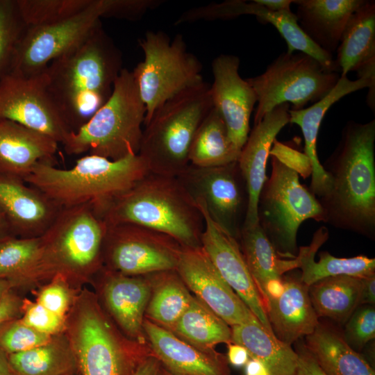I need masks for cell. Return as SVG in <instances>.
Masks as SVG:
<instances>
[{
	"mask_svg": "<svg viewBox=\"0 0 375 375\" xmlns=\"http://www.w3.org/2000/svg\"><path fill=\"white\" fill-rule=\"evenodd\" d=\"M375 120L349 121L322 165L331 181L319 201L324 223L375 239Z\"/></svg>",
	"mask_w": 375,
	"mask_h": 375,
	"instance_id": "6da1fadb",
	"label": "cell"
},
{
	"mask_svg": "<svg viewBox=\"0 0 375 375\" xmlns=\"http://www.w3.org/2000/svg\"><path fill=\"white\" fill-rule=\"evenodd\" d=\"M122 65V53L101 24L81 44L48 65L49 94L72 132L108 101Z\"/></svg>",
	"mask_w": 375,
	"mask_h": 375,
	"instance_id": "7a4b0ae2",
	"label": "cell"
},
{
	"mask_svg": "<svg viewBox=\"0 0 375 375\" xmlns=\"http://www.w3.org/2000/svg\"><path fill=\"white\" fill-rule=\"evenodd\" d=\"M106 228L89 203L61 208L40 236L38 256L19 288H35L60 276L81 290L103 267Z\"/></svg>",
	"mask_w": 375,
	"mask_h": 375,
	"instance_id": "3957f363",
	"label": "cell"
},
{
	"mask_svg": "<svg viewBox=\"0 0 375 375\" xmlns=\"http://www.w3.org/2000/svg\"><path fill=\"white\" fill-rule=\"evenodd\" d=\"M101 218L106 226L132 224L163 233L181 246H201L203 219L178 177L149 173L117 197Z\"/></svg>",
	"mask_w": 375,
	"mask_h": 375,
	"instance_id": "277c9868",
	"label": "cell"
},
{
	"mask_svg": "<svg viewBox=\"0 0 375 375\" xmlns=\"http://www.w3.org/2000/svg\"><path fill=\"white\" fill-rule=\"evenodd\" d=\"M149 173L138 154L116 160L88 154L67 169L57 168L52 160L41 161L24 182L61 208L89 203L101 217L114 199Z\"/></svg>",
	"mask_w": 375,
	"mask_h": 375,
	"instance_id": "5b68a950",
	"label": "cell"
},
{
	"mask_svg": "<svg viewBox=\"0 0 375 375\" xmlns=\"http://www.w3.org/2000/svg\"><path fill=\"white\" fill-rule=\"evenodd\" d=\"M65 333L80 375H133L152 354L149 346L126 337L96 293L84 287L66 316Z\"/></svg>",
	"mask_w": 375,
	"mask_h": 375,
	"instance_id": "8992f818",
	"label": "cell"
},
{
	"mask_svg": "<svg viewBox=\"0 0 375 375\" xmlns=\"http://www.w3.org/2000/svg\"><path fill=\"white\" fill-rule=\"evenodd\" d=\"M145 115L133 72L122 69L108 101L62 144L68 155L88 152L116 160L138 154Z\"/></svg>",
	"mask_w": 375,
	"mask_h": 375,
	"instance_id": "52a82bcc",
	"label": "cell"
},
{
	"mask_svg": "<svg viewBox=\"0 0 375 375\" xmlns=\"http://www.w3.org/2000/svg\"><path fill=\"white\" fill-rule=\"evenodd\" d=\"M212 107L210 85L203 81L155 111L144 125L138 152L150 172L178 177L186 169L194 136Z\"/></svg>",
	"mask_w": 375,
	"mask_h": 375,
	"instance_id": "ba28073f",
	"label": "cell"
},
{
	"mask_svg": "<svg viewBox=\"0 0 375 375\" xmlns=\"http://www.w3.org/2000/svg\"><path fill=\"white\" fill-rule=\"evenodd\" d=\"M272 172L258 197V224L278 255L294 259L298 254L297 231L304 221L324 222L317 197L299 182L297 172L272 156Z\"/></svg>",
	"mask_w": 375,
	"mask_h": 375,
	"instance_id": "9c48e42d",
	"label": "cell"
},
{
	"mask_svg": "<svg viewBox=\"0 0 375 375\" xmlns=\"http://www.w3.org/2000/svg\"><path fill=\"white\" fill-rule=\"evenodd\" d=\"M139 44L144 58L132 72L146 108L144 125L167 101L203 80L201 63L181 35L171 42L165 33L149 31Z\"/></svg>",
	"mask_w": 375,
	"mask_h": 375,
	"instance_id": "30bf717a",
	"label": "cell"
},
{
	"mask_svg": "<svg viewBox=\"0 0 375 375\" xmlns=\"http://www.w3.org/2000/svg\"><path fill=\"white\" fill-rule=\"evenodd\" d=\"M340 78V73L326 70L306 53H282L263 73L247 79L257 100L253 124L281 104L291 103V110H301L319 101Z\"/></svg>",
	"mask_w": 375,
	"mask_h": 375,
	"instance_id": "8fae6325",
	"label": "cell"
},
{
	"mask_svg": "<svg viewBox=\"0 0 375 375\" xmlns=\"http://www.w3.org/2000/svg\"><path fill=\"white\" fill-rule=\"evenodd\" d=\"M110 0H93L85 10L65 20L27 26L14 53L8 72L31 76L43 72L57 58L81 44L101 24Z\"/></svg>",
	"mask_w": 375,
	"mask_h": 375,
	"instance_id": "7c38bea8",
	"label": "cell"
},
{
	"mask_svg": "<svg viewBox=\"0 0 375 375\" xmlns=\"http://www.w3.org/2000/svg\"><path fill=\"white\" fill-rule=\"evenodd\" d=\"M180 248L172 238L143 226H107L103 266L133 276L176 270Z\"/></svg>",
	"mask_w": 375,
	"mask_h": 375,
	"instance_id": "4fadbf2b",
	"label": "cell"
},
{
	"mask_svg": "<svg viewBox=\"0 0 375 375\" xmlns=\"http://www.w3.org/2000/svg\"><path fill=\"white\" fill-rule=\"evenodd\" d=\"M178 178L194 199L203 201L212 220L238 240L246 218L249 195L237 161L214 167L189 165Z\"/></svg>",
	"mask_w": 375,
	"mask_h": 375,
	"instance_id": "5bb4252c",
	"label": "cell"
},
{
	"mask_svg": "<svg viewBox=\"0 0 375 375\" xmlns=\"http://www.w3.org/2000/svg\"><path fill=\"white\" fill-rule=\"evenodd\" d=\"M0 118L15 122L62 143L69 133L47 90L44 73L8 72L0 79Z\"/></svg>",
	"mask_w": 375,
	"mask_h": 375,
	"instance_id": "9a60e30c",
	"label": "cell"
},
{
	"mask_svg": "<svg viewBox=\"0 0 375 375\" xmlns=\"http://www.w3.org/2000/svg\"><path fill=\"white\" fill-rule=\"evenodd\" d=\"M176 271L194 296L229 326L257 319L201 246H181Z\"/></svg>",
	"mask_w": 375,
	"mask_h": 375,
	"instance_id": "2e32d148",
	"label": "cell"
},
{
	"mask_svg": "<svg viewBox=\"0 0 375 375\" xmlns=\"http://www.w3.org/2000/svg\"><path fill=\"white\" fill-rule=\"evenodd\" d=\"M194 200L203 219L201 247L224 281L244 302L259 322L274 334L265 307L238 240L212 220L201 199Z\"/></svg>",
	"mask_w": 375,
	"mask_h": 375,
	"instance_id": "e0dca14e",
	"label": "cell"
},
{
	"mask_svg": "<svg viewBox=\"0 0 375 375\" xmlns=\"http://www.w3.org/2000/svg\"><path fill=\"white\" fill-rule=\"evenodd\" d=\"M240 59L221 54L212 62L210 92L213 107L222 116L235 148L240 153L250 132L249 121L257 102L255 92L239 74Z\"/></svg>",
	"mask_w": 375,
	"mask_h": 375,
	"instance_id": "ac0fdd59",
	"label": "cell"
},
{
	"mask_svg": "<svg viewBox=\"0 0 375 375\" xmlns=\"http://www.w3.org/2000/svg\"><path fill=\"white\" fill-rule=\"evenodd\" d=\"M91 283L100 287V296H97L119 330L145 344L143 322L152 291L151 278L124 275L103 266Z\"/></svg>",
	"mask_w": 375,
	"mask_h": 375,
	"instance_id": "d6986e66",
	"label": "cell"
},
{
	"mask_svg": "<svg viewBox=\"0 0 375 375\" xmlns=\"http://www.w3.org/2000/svg\"><path fill=\"white\" fill-rule=\"evenodd\" d=\"M246 15H253L260 22L274 26L286 42L288 53H306L318 61L326 70L340 73L333 56L322 50L303 32L292 10L273 12L255 0H228L197 7L193 10L196 21L228 20Z\"/></svg>",
	"mask_w": 375,
	"mask_h": 375,
	"instance_id": "ffe728a7",
	"label": "cell"
},
{
	"mask_svg": "<svg viewBox=\"0 0 375 375\" xmlns=\"http://www.w3.org/2000/svg\"><path fill=\"white\" fill-rule=\"evenodd\" d=\"M289 104H281L254 124L241 149L237 162L246 182L248 208L243 228L258 223L259 194L266 181V167L272 144L281 129L290 123Z\"/></svg>",
	"mask_w": 375,
	"mask_h": 375,
	"instance_id": "44dd1931",
	"label": "cell"
},
{
	"mask_svg": "<svg viewBox=\"0 0 375 375\" xmlns=\"http://www.w3.org/2000/svg\"><path fill=\"white\" fill-rule=\"evenodd\" d=\"M366 88H369L367 99L374 100L375 81L365 77L350 80L347 76H340L335 87L323 99L306 108L289 110L290 123L299 126L303 136L304 153L312 166L309 190L317 199L326 196L331 188V178L319 162L317 151L319 130L324 117L329 108L340 99Z\"/></svg>",
	"mask_w": 375,
	"mask_h": 375,
	"instance_id": "7402d4cb",
	"label": "cell"
},
{
	"mask_svg": "<svg viewBox=\"0 0 375 375\" xmlns=\"http://www.w3.org/2000/svg\"><path fill=\"white\" fill-rule=\"evenodd\" d=\"M143 328L151 353L174 375H232L227 358L215 350L206 351L144 318Z\"/></svg>",
	"mask_w": 375,
	"mask_h": 375,
	"instance_id": "603a6c76",
	"label": "cell"
},
{
	"mask_svg": "<svg viewBox=\"0 0 375 375\" xmlns=\"http://www.w3.org/2000/svg\"><path fill=\"white\" fill-rule=\"evenodd\" d=\"M0 208L12 233L19 238L42 235L61 208L23 180L0 176Z\"/></svg>",
	"mask_w": 375,
	"mask_h": 375,
	"instance_id": "cb8c5ba5",
	"label": "cell"
},
{
	"mask_svg": "<svg viewBox=\"0 0 375 375\" xmlns=\"http://www.w3.org/2000/svg\"><path fill=\"white\" fill-rule=\"evenodd\" d=\"M58 144L42 133L0 118V176L24 181L38 162L54 161Z\"/></svg>",
	"mask_w": 375,
	"mask_h": 375,
	"instance_id": "d4e9b609",
	"label": "cell"
},
{
	"mask_svg": "<svg viewBox=\"0 0 375 375\" xmlns=\"http://www.w3.org/2000/svg\"><path fill=\"white\" fill-rule=\"evenodd\" d=\"M281 296L267 301L266 312L275 336L291 345L313 333L319 322L308 294V287L300 279L283 275Z\"/></svg>",
	"mask_w": 375,
	"mask_h": 375,
	"instance_id": "484cf974",
	"label": "cell"
},
{
	"mask_svg": "<svg viewBox=\"0 0 375 375\" xmlns=\"http://www.w3.org/2000/svg\"><path fill=\"white\" fill-rule=\"evenodd\" d=\"M340 76L356 72L358 78L375 80V1L363 0L351 14L336 51Z\"/></svg>",
	"mask_w": 375,
	"mask_h": 375,
	"instance_id": "4316f807",
	"label": "cell"
},
{
	"mask_svg": "<svg viewBox=\"0 0 375 375\" xmlns=\"http://www.w3.org/2000/svg\"><path fill=\"white\" fill-rule=\"evenodd\" d=\"M363 0H293L303 32L322 50L333 56L351 14Z\"/></svg>",
	"mask_w": 375,
	"mask_h": 375,
	"instance_id": "83f0119b",
	"label": "cell"
},
{
	"mask_svg": "<svg viewBox=\"0 0 375 375\" xmlns=\"http://www.w3.org/2000/svg\"><path fill=\"white\" fill-rule=\"evenodd\" d=\"M326 375H375L374 367L353 350L337 328L319 323L304 345Z\"/></svg>",
	"mask_w": 375,
	"mask_h": 375,
	"instance_id": "f1b7e54d",
	"label": "cell"
},
{
	"mask_svg": "<svg viewBox=\"0 0 375 375\" xmlns=\"http://www.w3.org/2000/svg\"><path fill=\"white\" fill-rule=\"evenodd\" d=\"M328 231L320 227L315 233L309 246L299 249L297 258L301 269V281L308 287L323 278L349 276L365 278L375 274V259L366 256L337 258L327 251L320 252L319 259L315 260L318 249L328 240Z\"/></svg>",
	"mask_w": 375,
	"mask_h": 375,
	"instance_id": "f546056e",
	"label": "cell"
},
{
	"mask_svg": "<svg viewBox=\"0 0 375 375\" xmlns=\"http://www.w3.org/2000/svg\"><path fill=\"white\" fill-rule=\"evenodd\" d=\"M232 342L243 346L250 357L262 362L270 375H296L298 355L258 319L231 326Z\"/></svg>",
	"mask_w": 375,
	"mask_h": 375,
	"instance_id": "4dcf8cb0",
	"label": "cell"
},
{
	"mask_svg": "<svg viewBox=\"0 0 375 375\" xmlns=\"http://www.w3.org/2000/svg\"><path fill=\"white\" fill-rule=\"evenodd\" d=\"M238 240L262 302L265 288L269 281L299 268L297 257L284 259L278 255L258 223L242 228Z\"/></svg>",
	"mask_w": 375,
	"mask_h": 375,
	"instance_id": "1f68e13d",
	"label": "cell"
},
{
	"mask_svg": "<svg viewBox=\"0 0 375 375\" xmlns=\"http://www.w3.org/2000/svg\"><path fill=\"white\" fill-rule=\"evenodd\" d=\"M17 375H76V360L65 332L46 343L7 356Z\"/></svg>",
	"mask_w": 375,
	"mask_h": 375,
	"instance_id": "d6a6232c",
	"label": "cell"
},
{
	"mask_svg": "<svg viewBox=\"0 0 375 375\" xmlns=\"http://www.w3.org/2000/svg\"><path fill=\"white\" fill-rule=\"evenodd\" d=\"M239 155L222 116L212 107L194 136L189 151V164L197 167L224 166L236 162Z\"/></svg>",
	"mask_w": 375,
	"mask_h": 375,
	"instance_id": "836d02e7",
	"label": "cell"
},
{
	"mask_svg": "<svg viewBox=\"0 0 375 375\" xmlns=\"http://www.w3.org/2000/svg\"><path fill=\"white\" fill-rule=\"evenodd\" d=\"M176 336L206 351L232 342L231 327L195 296L171 331Z\"/></svg>",
	"mask_w": 375,
	"mask_h": 375,
	"instance_id": "e575fe53",
	"label": "cell"
},
{
	"mask_svg": "<svg viewBox=\"0 0 375 375\" xmlns=\"http://www.w3.org/2000/svg\"><path fill=\"white\" fill-rule=\"evenodd\" d=\"M360 285V278L337 276L310 285V299L318 317L345 324L359 306Z\"/></svg>",
	"mask_w": 375,
	"mask_h": 375,
	"instance_id": "d590c367",
	"label": "cell"
},
{
	"mask_svg": "<svg viewBox=\"0 0 375 375\" xmlns=\"http://www.w3.org/2000/svg\"><path fill=\"white\" fill-rule=\"evenodd\" d=\"M146 319L171 331L189 306L193 295L176 270L153 274Z\"/></svg>",
	"mask_w": 375,
	"mask_h": 375,
	"instance_id": "8d00e7d4",
	"label": "cell"
},
{
	"mask_svg": "<svg viewBox=\"0 0 375 375\" xmlns=\"http://www.w3.org/2000/svg\"><path fill=\"white\" fill-rule=\"evenodd\" d=\"M40 237L9 235L0 240V279L19 285L33 265L40 249Z\"/></svg>",
	"mask_w": 375,
	"mask_h": 375,
	"instance_id": "74e56055",
	"label": "cell"
},
{
	"mask_svg": "<svg viewBox=\"0 0 375 375\" xmlns=\"http://www.w3.org/2000/svg\"><path fill=\"white\" fill-rule=\"evenodd\" d=\"M93 0H17L26 26L57 23L86 9Z\"/></svg>",
	"mask_w": 375,
	"mask_h": 375,
	"instance_id": "f35d334b",
	"label": "cell"
},
{
	"mask_svg": "<svg viewBox=\"0 0 375 375\" xmlns=\"http://www.w3.org/2000/svg\"><path fill=\"white\" fill-rule=\"evenodd\" d=\"M26 27L17 0H0V79L9 72L16 47Z\"/></svg>",
	"mask_w": 375,
	"mask_h": 375,
	"instance_id": "ab89813d",
	"label": "cell"
},
{
	"mask_svg": "<svg viewBox=\"0 0 375 375\" xmlns=\"http://www.w3.org/2000/svg\"><path fill=\"white\" fill-rule=\"evenodd\" d=\"M52 336L26 326L19 318L15 319L0 327V349L7 356L24 351L47 342Z\"/></svg>",
	"mask_w": 375,
	"mask_h": 375,
	"instance_id": "60d3db41",
	"label": "cell"
},
{
	"mask_svg": "<svg viewBox=\"0 0 375 375\" xmlns=\"http://www.w3.org/2000/svg\"><path fill=\"white\" fill-rule=\"evenodd\" d=\"M80 290L72 288L60 276H56L39 286L35 301L53 313L66 317Z\"/></svg>",
	"mask_w": 375,
	"mask_h": 375,
	"instance_id": "b9f144b4",
	"label": "cell"
},
{
	"mask_svg": "<svg viewBox=\"0 0 375 375\" xmlns=\"http://www.w3.org/2000/svg\"><path fill=\"white\" fill-rule=\"evenodd\" d=\"M347 344L359 352L375 338V309L373 305L358 306L345 323L342 333Z\"/></svg>",
	"mask_w": 375,
	"mask_h": 375,
	"instance_id": "7bdbcfd3",
	"label": "cell"
},
{
	"mask_svg": "<svg viewBox=\"0 0 375 375\" xmlns=\"http://www.w3.org/2000/svg\"><path fill=\"white\" fill-rule=\"evenodd\" d=\"M20 321L35 331L49 335L65 332L66 317L57 315L28 299H23Z\"/></svg>",
	"mask_w": 375,
	"mask_h": 375,
	"instance_id": "ee69618b",
	"label": "cell"
},
{
	"mask_svg": "<svg viewBox=\"0 0 375 375\" xmlns=\"http://www.w3.org/2000/svg\"><path fill=\"white\" fill-rule=\"evenodd\" d=\"M269 155L275 157L282 164L297 172L303 178H306L312 174V166L306 154L283 143L275 140Z\"/></svg>",
	"mask_w": 375,
	"mask_h": 375,
	"instance_id": "f6af8a7d",
	"label": "cell"
},
{
	"mask_svg": "<svg viewBox=\"0 0 375 375\" xmlns=\"http://www.w3.org/2000/svg\"><path fill=\"white\" fill-rule=\"evenodd\" d=\"M12 290L6 292L0 298V327L22 315L23 299Z\"/></svg>",
	"mask_w": 375,
	"mask_h": 375,
	"instance_id": "bcb514c9",
	"label": "cell"
},
{
	"mask_svg": "<svg viewBox=\"0 0 375 375\" xmlns=\"http://www.w3.org/2000/svg\"><path fill=\"white\" fill-rule=\"evenodd\" d=\"M297 353L298 362L296 375H326L304 345L300 347Z\"/></svg>",
	"mask_w": 375,
	"mask_h": 375,
	"instance_id": "7dc6e473",
	"label": "cell"
},
{
	"mask_svg": "<svg viewBox=\"0 0 375 375\" xmlns=\"http://www.w3.org/2000/svg\"><path fill=\"white\" fill-rule=\"evenodd\" d=\"M228 345L227 360L235 367H244L250 358L247 350L242 345L231 342Z\"/></svg>",
	"mask_w": 375,
	"mask_h": 375,
	"instance_id": "c3c4849f",
	"label": "cell"
},
{
	"mask_svg": "<svg viewBox=\"0 0 375 375\" xmlns=\"http://www.w3.org/2000/svg\"><path fill=\"white\" fill-rule=\"evenodd\" d=\"M359 306L375 303V274L361 278Z\"/></svg>",
	"mask_w": 375,
	"mask_h": 375,
	"instance_id": "681fc988",
	"label": "cell"
},
{
	"mask_svg": "<svg viewBox=\"0 0 375 375\" xmlns=\"http://www.w3.org/2000/svg\"><path fill=\"white\" fill-rule=\"evenodd\" d=\"M161 367L159 360L151 354L140 363L133 375H159Z\"/></svg>",
	"mask_w": 375,
	"mask_h": 375,
	"instance_id": "f907efd6",
	"label": "cell"
},
{
	"mask_svg": "<svg viewBox=\"0 0 375 375\" xmlns=\"http://www.w3.org/2000/svg\"><path fill=\"white\" fill-rule=\"evenodd\" d=\"M258 3L273 12L291 10L293 0H255Z\"/></svg>",
	"mask_w": 375,
	"mask_h": 375,
	"instance_id": "816d5d0a",
	"label": "cell"
},
{
	"mask_svg": "<svg viewBox=\"0 0 375 375\" xmlns=\"http://www.w3.org/2000/svg\"><path fill=\"white\" fill-rule=\"evenodd\" d=\"M244 375H270V374L262 362L250 357L244 365Z\"/></svg>",
	"mask_w": 375,
	"mask_h": 375,
	"instance_id": "f5cc1de1",
	"label": "cell"
},
{
	"mask_svg": "<svg viewBox=\"0 0 375 375\" xmlns=\"http://www.w3.org/2000/svg\"><path fill=\"white\" fill-rule=\"evenodd\" d=\"M9 235H14L7 217L0 208V240Z\"/></svg>",
	"mask_w": 375,
	"mask_h": 375,
	"instance_id": "db71d44e",
	"label": "cell"
},
{
	"mask_svg": "<svg viewBox=\"0 0 375 375\" xmlns=\"http://www.w3.org/2000/svg\"><path fill=\"white\" fill-rule=\"evenodd\" d=\"M0 375H17L11 368L7 355L0 349Z\"/></svg>",
	"mask_w": 375,
	"mask_h": 375,
	"instance_id": "11a10c76",
	"label": "cell"
},
{
	"mask_svg": "<svg viewBox=\"0 0 375 375\" xmlns=\"http://www.w3.org/2000/svg\"><path fill=\"white\" fill-rule=\"evenodd\" d=\"M13 288L14 285L11 281L6 279H0V298L6 292Z\"/></svg>",
	"mask_w": 375,
	"mask_h": 375,
	"instance_id": "9f6ffc18",
	"label": "cell"
},
{
	"mask_svg": "<svg viewBox=\"0 0 375 375\" xmlns=\"http://www.w3.org/2000/svg\"><path fill=\"white\" fill-rule=\"evenodd\" d=\"M159 375H174L165 369L162 366L160 368Z\"/></svg>",
	"mask_w": 375,
	"mask_h": 375,
	"instance_id": "6f0895ef",
	"label": "cell"
},
{
	"mask_svg": "<svg viewBox=\"0 0 375 375\" xmlns=\"http://www.w3.org/2000/svg\"><path fill=\"white\" fill-rule=\"evenodd\" d=\"M76 375H80V374L78 373V374H77Z\"/></svg>",
	"mask_w": 375,
	"mask_h": 375,
	"instance_id": "680465c9",
	"label": "cell"
}]
</instances>
